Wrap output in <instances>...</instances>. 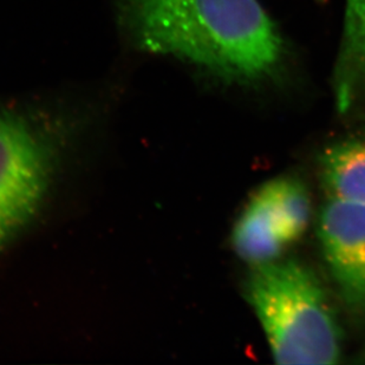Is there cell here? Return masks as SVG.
<instances>
[{"mask_svg": "<svg viewBox=\"0 0 365 365\" xmlns=\"http://www.w3.org/2000/svg\"><path fill=\"white\" fill-rule=\"evenodd\" d=\"M121 25L138 48L174 56L225 82L272 80L284 41L258 0H118Z\"/></svg>", "mask_w": 365, "mask_h": 365, "instance_id": "obj_1", "label": "cell"}, {"mask_svg": "<svg viewBox=\"0 0 365 365\" xmlns=\"http://www.w3.org/2000/svg\"><path fill=\"white\" fill-rule=\"evenodd\" d=\"M245 296L278 364H337L341 334L321 282L300 262L251 266Z\"/></svg>", "mask_w": 365, "mask_h": 365, "instance_id": "obj_2", "label": "cell"}, {"mask_svg": "<svg viewBox=\"0 0 365 365\" xmlns=\"http://www.w3.org/2000/svg\"><path fill=\"white\" fill-rule=\"evenodd\" d=\"M58 156V143L44 128L0 110V248L38 212Z\"/></svg>", "mask_w": 365, "mask_h": 365, "instance_id": "obj_3", "label": "cell"}, {"mask_svg": "<svg viewBox=\"0 0 365 365\" xmlns=\"http://www.w3.org/2000/svg\"><path fill=\"white\" fill-rule=\"evenodd\" d=\"M318 237L341 302L365 318V203L329 199L318 222Z\"/></svg>", "mask_w": 365, "mask_h": 365, "instance_id": "obj_4", "label": "cell"}, {"mask_svg": "<svg viewBox=\"0 0 365 365\" xmlns=\"http://www.w3.org/2000/svg\"><path fill=\"white\" fill-rule=\"evenodd\" d=\"M232 244L237 255L251 266L279 259L289 246L265 185L255 192L235 222Z\"/></svg>", "mask_w": 365, "mask_h": 365, "instance_id": "obj_5", "label": "cell"}, {"mask_svg": "<svg viewBox=\"0 0 365 365\" xmlns=\"http://www.w3.org/2000/svg\"><path fill=\"white\" fill-rule=\"evenodd\" d=\"M338 110H350L365 96V0H345L344 23L334 70Z\"/></svg>", "mask_w": 365, "mask_h": 365, "instance_id": "obj_6", "label": "cell"}, {"mask_svg": "<svg viewBox=\"0 0 365 365\" xmlns=\"http://www.w3.org/2000/svg\"><path fill=\"white\" fill-rule=\"evenodd\" d=\"M319 176L331 200L365 203V138L338 142L325 149Z\"/></svg>", "mask_w": 365, "mask_h": 365, "instance_id": "obj_7", "label": "cell"}, {"mask_svg": "<svg viewBox=\"0 0 365 365\" xmlns=\"http://www.w3.org/2000/svg\"><path fill=\"white\" fill-rule=\"evenodd\" d=\"M265 186L286 238L289 244L297 242L310 222L311 200L307 187L293 178L271 180Z\"/></svg>", "mask_w": 365, "mask_h": 365, "instance_id": "obj_8", "label": "cell"}, {"mask_svg": "<svg viewBox=\"0 0 365 365\" xmlns=\"http://www.w3.org/2000/svg\"><path fill=\"white\" fill-rule=\"evenodd\" d=\"M363 356H364V359H365V351H364V355H363Z\"/></svg>", "mask_w": 365, "mask_h": 365, "instance_id": "obj_9", "label": "cell"}]
</instances>
